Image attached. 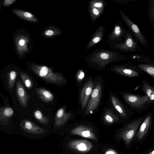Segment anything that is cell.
<instances>
[{"label":"cell","mask_w":154,"mask_h":154,"mask_svg":"<svg viewBox=\"0 0 154 154\" xmlns=\"http://www.w3.org/2000/svg\"><path fill=\"white\" fill-rule=\"evenodd\" d=\"M102 37V34H98L94 36L91 41L89 43L88 48H90L95 44L98 43L99 42Z\"/></svg>","instance_id":"28"},{"label":"cell","mask_w":154,"mask_h":154,"mask_svg":"<svg viewBox=\"0 0 154 154\" xmlns=\"http://www.w3.org/2000/svg\"><path fill=\"white\" fill-rule=\"evenodd\" d=\"M118 50L126 52H138L141 50L134 36L129 30H127L123 41L116 46Z\"/></svg>","instance_id":"5"},{"label":"cell","mask_w":154,"mask_h":154,"mask_svg":"<svg viewBox=\"0 0 154 154\" xmlns=\"http://www.w3.org/2000/svg\"><path fill=\"white\" fill-rule=\"evenodd\" d=\"M21 78L26 88L28 89L32 88L33 86L32 81L30 77L25 72H20Z\"/></svg>","instance_id":"27"},{"label":"cell","mask_w":154,"mask_h":154,"mask_svg":"<svg viewBox=\"0 0 154 154\" xmlns=\"http://www.w3.org/2000/svg\"><path fill=\"white\" fill-rule=\"evenodd\" d=\"M16 1V0H5L4 2L3 5L4 6H9L13 4Z\"/></svg>","instance_id":"30"},{"label":"cell","mask_w":154,"mask_h":154,"mask_svg":"<svg viewBox=\"0 0 154 154\" xmlns=\"http://www.w3.org/2000/svg\"><path fill=\"white\" fill-rule=\"evenodd\" d=\"M16 94L19 102L23 108H26L27 105L29 95L27 93L24 86L19 79H17L16 83Z\"/></svg>","instance_id":"12"},{"label":"cell","mask_w":154,"mask_h":154,"mask_svg":"<svg viewBox=\"0 0 154 154\" xmlns=\"http://www.w3.org/2000/svg\"><path fill=\"white\" fill-rule=\"evenodd\" d=\"M122 96L126 103L137 112H142L154 103L146 95L125 93Z\"/></svg>","instance_id":"1"},{"label":"cell","mask_w":154,"mask_h":154,"mask_svg":"<svg viewBox=\"0 0 154 154\" xmlns=\"http://www.w3.org/2000/svg\"><path fill=\"white\" fill-rule=\"evenodd\" d=\"M104 154H119L117 151L112 149H109L105 152Z\"/></svg>","instance_id":"31"},{"label":"cell","mask_w":154,"mask_h":154,"mask_svg":"<svg viewBox=\"0 0 154 154\" xmlns=\"http://www.w3.org/2000/svg\"><path fill=\"white\" fill-rule=\"evenodd\" d=\"M111 100L112 105L118 112L120 116L122 118L127 119L134 114L132 111H128L121 103L115 96L111 95Z\"/></svg>","instance_id":"14"},{"label":"cell","mask_w":154,"mask_h":154,"mask_svg":"<svg viewBox=\"0 0 154 154\" xmlns=\"http://www.w3.org/2000/svg\"><path fill=\"white\" fill-rule=\"evenodd\" d=\"M146 154H154V150L151 152L147 153Z\"/></svg>","instance_id":"36"},{"label":"cell","mask_w":154,"mask_h":154,"mask_svg":"<svg viewBox=\"0 0 154 154\" xmlns=\"http://www.w3.org/2000/svg\"><path fill=\"white\" fill-rule=\"evenodd\" d=\"M103 118L105 122L108 124H112L119 120L118 116L110 110H108L105 112Z\"/></svg>","instance_id":"22"},{"label":"cell","mask_w":154,"mask_h":154,"mask_svg":"<svg viewBox=\"0 0 154 154\" xmlns=\"http://www.w3.org/2000/svg\"><path fill=\"white\" fill-rule=\"evenodd\" d=\"M136 65L143 72L154 78V60L147 63H138Z\"/></svg>","instance_id":"21"},{"label":"cell","mask_w":154,"mask_h":154,"mask_svg":"<svg viewBox=\"0 0 154 154\" xmlns=\"http://www.w3.org/2000/svg\"><path fill=\"white\" fill-rule=\"evenodd\" d=\"M67 146L71 150L82 153L89 152L93 146L91 142L85 139L72 140L68 143Z\"/></svg>","instance_id":"8"},{"label":"cell","mask_w":154,"mask_h":154,"mask_svg":"<svg viewBox=\"0 0 154 154\" xmlns=\"http://www.w3.org/2000/svg\"><path fill=\"white\" fill-rule=\"evenodd\" d=\"M73 134L97 141L96 136L93 128L88 126L80 125L73 129L71 131Z\"/></svg>","instance_id":"10"},{"label":"cell","mask_w":154,"mask_h":154,"mask_svg":"<svg viewBox=\"0 0 154 154\" xmlns=\"http://www.w3.org/2000/svg\"><path fill=\"white\" fill-rule=\"evenodd\" d=\"M116 73L127 77L135 78L143 74V72L136 65L125 64L116 66L112 68Z\"/></svg>","instance_id":"6"},{"label":"cell","mask_w":154,"mask_h":154,"mask_svg":"<svg viewBox=\"0 0 154 154\" xmlns=\"http://www.w3.org/2000/svg\"><path fill=\"white\" fill-rule=\"evenodd\" d=\"M92 11L93 14L97 16L99 15L100 14L98 9L95 8H94L92 9Z\"/></svg>","instance_id":"33"},{"label":"cell","mask_w":154,"mask_h":154,"mask_svg":"<svg viewBox=\"0 0 154 154\" xmlns=\"http://www.w3.org/2000/svg\"><path fill=\"white\" fill-rule=\"evenodd\" d=\"M93 82L90 79L86 83L82 90L80 96L81 105L82 109L86 106L89 98L93 91Z\"/></svg>","instance_id":"11"},{"label":"cell","mask_w":154,"mask_h":154,"mask_svg":"<svg viewBox=\"0 0 154 154\" xmlns=\"http://www.w3.org/2000/svg\"><path fill=\"white\" fill-rule=\"evenodd\" d=\"M72 114L66 112L65 107L60 108L57 112L55 119L54 126L60 127L65 124L71 117Z\"/></svg>","instance_id":"15"},{"label":"cell","mask_w":154,"mask_h":154,"mask_svg":"<svg viewBox=\"0 0 154 154\" xmlns=\"http://www.w3.org/2000/svg\"><path fill=\"white\" fill-rule=\"evenodd\" d=\"M102 91L100 83L97 82L91 95V98L86 109L87 114L92 113L98 107L100 103Z\"/></svg>","instance_id":"7"},{"label":"cell","mask_w":154,"mask_h":154,"mask_svg":"<svg viewBox=\"0 0 154 154\" xmlns=\"http://www.w3.org/2000/svg\"><path fill=\"white\" fill-rule=\"evenodd\" d=\"M127 31V30L121 24L119 23L114 28L112 33V37L116 38V41L121 42L123 41Z\"/></svg>","instance_id":"18"},{"label":"cell","mask_w":154,"mask_h":154,"mask_svg":"<svg viewBox=\"0 0 154 154\" xmlns=\"http://www.w3.org/2000/svg\"><path fill=\"white\" fill-rule=\"evenodd\" d=\"M14 112L12 108L6 106L0 108V122L2 125H7L13 116Z\"/></svg>","instance_id":"16"},{"label":"cell","mask_w":154,"mask_h":154,"mask_svg":"<svg viewBox=\"0 0 154 154\" xmlns=\"http://www.w3.org/2000/svg\"><path fill=\"white\" fill-rule=\"evenodd\" d=\"M14 12L18 16L26 20L36 22L37 19L31 13L20 10H14Z\"/></svg>","instance_id":"23"},{"label":"cell","mask_w":154,"mask_h":154,"mask_svg":"<svg viewBox=\"0 0 154 154\" xmlns=\"http://www.w3.org/2000/svg\"><path fill=\"white\" fill-rule=\"evenodd\" d=\"M35 91L39 98L43 101L48 103L52 101L54 96L49 91L44 88H35Z\"/></svg>","instance_id":"19"},{"label":"cell","mask_w":154,"mask_h":154,"mask_svg":"<svg viewBox=\"0 0 154 154\" xmlns=\"http://www.w3.org/2000/svg\"><path fill=\"white\" fill-rule=\"evenodd\" d=\"M141 89L152 101L154 102V86L145 80L141 82Z\"/></svg>","instance_id":"20"},{"label":"cell","mask_w":154,"mask_h":154,"mask_svg":"<svg viewBox=\"0 0 154 154\" xmlns=\"http://www.w3.org/2000/svg\"><path fill=\"white\" fill-rule=\"evenodd\" d=\"M146 115L145 117L140 125L136 135V138L138 141H140L144 137L152 125L153 119L152 114L149 112Z\"/></svg>","instance_id":"9"},{"label":"cell","mask_w":154,"mask_h":154,"mask_svg":"<svg viewBox=\"0 0 154 154\" xmlns=\"http://www.w3.org/2000/svg\"><path fill=\"white\" fill-rule=\"evenodd\" d=\"M84 76L85 74L84 72L82 70L79 71L77 74L76 77L77 80L79 82L82 81L83 79Z\"/></svg>","instance_id":"29"},{"label":"cell","mask_w":154,"mask_h":154,"mask_svg":"<svg viewBox=\"0 0 154 154\" xmlns=\"http://www.w3.org/2000/svg\"><path fill=\"white\" fill-rule=\"evenodd\" d=\"M119 11L122 20L130 30V32L134 37L136 41L143 47H146L148 45L147 38L142 33L138 26L121 10H120Z\"/></svg>","instance_id":"4"},{"label":"cell","mask_w":154,"mask_h":154,"mask_svg":"<svg viewBox=\"0 0 154 154\" xmlns=\"http://www.w3.org/2000/svg\"><path fill=\"white\" fill-rule=\"evenodd\" d=\"M33 115L35 119L39 122L44 125H47L49 121L48 116H44L38 109H36L33 112Z\"/></svg>","instance_id":"25"},{"label":"cell","mask_w":154,"mask_h":154,"mask_svg":"<svg viewBox=\"0 0 154 154\" xmlns=\"http://www.w3.org/2000/svg\"><path fill=\"white\" fill-rule=\"evenodd\" d=\"M93 58L91 61L100 66L104 67L112 60V57L109 53L103 52L99 54L98 57Z\"/></svg>","instance_id":"17"},{"label":"cell","mask_w":154,"mask_h":154,"mask_svg":"<svg viewBox=\"0 0 154 154\" xmlns=\"http://www.w3.org/2000/svg\"><path fill=\"white\" fill-rule=\"evenodd\" d=\"M146 115L136 118L131 120L118 134L119 137L123 141L126 145L128 146L131 144Z\"/></svg>","instance_id":"3"},{"label":"cell","mask_w":154,"mask_h":154,"mask_svg":"<svg viewBox=\"0 0 154 154\" xmlns=\"http://www.w3.org/2000/svg\"><path fill=\"white\" fill-rule=\"evenodd\" d=\"M147 9L150 24L154 28V0H148Z\"/></svg>","instance_id":"26"},{"label":"cell","mask_w":154,"mask_h":154,"mask_svg":"<svg viewBox=\"0 0 154 154\" xmlns=\"http://www.w3.org/2000/svg\"><path fill=\"white\" fill-rule=\"evenodd\" d=\"M25 43V42L24 40L23 39L20 40L19 42V45L20 46L23 45Z\"/></svg>","instance_id":"35"},{"label":"cell","mask_w":154,"mask_h":154,"mask_svg":"<svg viewBox=\"0 0 154 154\" xmlns=\"http://www.w3.org/2000/svg\"><path fill=\"white\" fill-rule=\"evenodd\" d=\"M32 68L35 73L48 82L60 85L65 83L66 82V80L61 75L54 72L51 69L46 66L33 65Z\"/></svg>","instance_id":"2"},{"label":"cell","mask_w":154,"mask_h":154,"mask_svg":"<svg viewBox=\"0 0 154 154\" xmlns=\"http://www.w3.org/2000/svg\"><path fill=\"white\" fill-rule=\"evenodd\" d=\"M93 6L95 8H101L103 6V3L101 2H97L94 3L93 5Z\"/></svg>","instance_id":"32"},{"label":"cell","mask_w":154,"mask_h":154,"mask_svg":"<svg viewBox=\"0 0 154 154\" xmlns=\"http://www.w3.org/2000/svg\"><path fill=\"white\" fill-rule=\"evenodd\" d=\"M20 125L24 131L31 134H40L46 132L45 129L28 120L22 121L20 123Z\"/></svg>","instance_id":"13"},{"label":"cell","mask_w":154,"mask_h":154,"mask_svg":"<svg viewBox=\"0 0 154 154\" xmlns=\"http://www.w3.org/2000/svg\"><path fill=\"white\" fill-rule=\"evenodd\" d=\"M54 32V31L51 30H48L46 31L45 32V35L47 36H51L53 35Z\"/></svg>","instance_id":"34"},{"label":"cell","mask_w":154,"mask_h":154,"mask_svg":"<svg viewBox=\"0 0 154 154\" xmlns=\"http://www.w3.org/2000/svg\"><path fill=\"white\" fill-rule=\"evenodd\" d=\"M17 72L15 70L9 72L6 75L8 87L10 91L12 90L17 76Z\"/></svg>","instance_id":"24"}]
</instances>
